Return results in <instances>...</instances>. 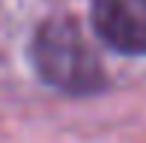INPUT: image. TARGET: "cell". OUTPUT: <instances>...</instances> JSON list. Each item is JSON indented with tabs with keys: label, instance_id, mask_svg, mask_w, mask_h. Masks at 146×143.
Segmentation results:
<instances>
[{
	"label": "cell",
	"instance_id": "6da1fadb",
	"mask_svg": "<svg viewBox=\"0 0 146 143\" xmlns=\"http://www.w3.org/2000/svg\"><path fill=\"white\" fill-rule=\"evenodd\" d=\"M30 57L39 77L60 93L87 95L104 83L102 63L72 18L45 21L33 36Z\"/></svg>",
	"mask_w": 146,
	"mask_h": 143
},
{
	"label": "cell",
	"instance_id": "7a4b0ae2",
	"mask_svg": "<svg viewBox=\"0 0 146 143\" xmlns=\"http://www.w3.org/2000/svg\"><path fill=\"white\" fill-rule=\"evenodd\" d=\"M92 27L122 54H146V0H92Z\"/></svg>",
	"mask_w": 146,
	"mask_h": 143
}]
</instances>
